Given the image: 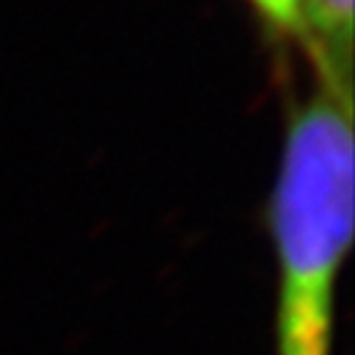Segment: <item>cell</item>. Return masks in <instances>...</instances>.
I'll use <instances>...</instances> for the list:
<instances>
[{
  "mask_svg": "<svg viewBox=\"0 0 355 355\" xmlns=\"http://www.w3.org/2000/svg\"><path fill=\"white\" fill-rule=\"evenodd\" d=\"M261 16L279 32L300 37V19H297V0H250Z\"/></svg>",
  "mask_w": 355,
  "mask_h": 355,
  "instance_id": "3",
  "label": "cell"
},
{
  "mask_svg": "<svg viewBox=\"0 0 355 355\" xmlns=\"http://www.w3.org/2000/svg\"><path fill=\"white\" fill-rule=\"evenodd\" d=\"M297 19L318 87L353 105V0H297Z\"/></svg>",
  "mask_w": 355,
  "mask_h": 355,
  "instance_id": "2",
  "label": "cell"
},
{
  "mask_svg": "<svg viewBox=\"0 0 355 355\" xmlns=\"http://www.w3.org/2000/svg\"><path fill=\"white\" fill-rule=\"evenodd\" d=\"M355 224L353 105L318 87L287 116L271 229L277 355H329L334 292Z\"/></svg>",
  "mask_w": 355,
  "mask_h": 355,
  "instance_id": "1",
  "label": "cell"
}]
</instances>
